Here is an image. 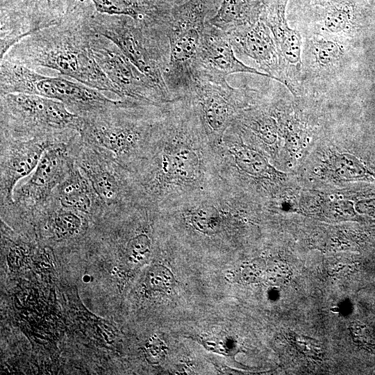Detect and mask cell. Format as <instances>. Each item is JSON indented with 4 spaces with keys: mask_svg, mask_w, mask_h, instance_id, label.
Wrapping results in <instances>:
<instances>
[{
    "mask_svg": "<svg viewBox=\"0 0 375 375\" xmlns=\"http://www.w3.org/2000/svg\"><path fill=\"white\" fill-rule=\"evenodd\" d=\"M92 33L87 5L79 1L59 23L25 38L3 58L33 69L43 67L57 71L60 76L118 97L117 88L93 56L90 47Z\"/></svg>",
    "mask_w": 375,
    "mask_h": 375,
    "instance_id": "cell-1",
    "label": "cell"
},
{
    "mask_svg": "<svg viewBox=\"0 0 375 375\" xmlns=\"http://www.w3.org/2000/svg\"><path fill=\"white\" fill-rule=\"evenodd\" d=\"M222 0L174 1L167 24L169 58L163 80L172 99L186 96L194 84L193 66L207 21Z\"/></svg>",
    "mask_w": 375,
    "mask_h": 375,
    "instance_id": "cell-2",
    "label": "cell"
},
{
    "mask_svg": "<svg viewBox=\"0 0 375 375\" xmlns=\"http://www.w3.org/2000/svg\"><path fill=\"white\" fill-rule=\"evenodd\" d=\"M84 1L93 33L116 44L133 65L172 99L163 80L169 58L167 31L147 27L128 17L97 12L88 1Z\"/></svg>",
    "mask_w": 375,
    "mask_h": 375,
    "instance_id": "cell-3",
    "label": "cell"
},
{
    "mask_svg": "<svg viewBox=\"0 0 375 375\" xmlns=\"http://www.w3.org/2000/svg\"><path fill=\"white\" fill-rule=\"evenodd\" d=\"M1 136L30 138L67 131L80 133L81 116L62 102L35 94L1 95Z\"/></svg>",
    "mask_w": 375,
    "mask_h": 375,
    "instance_id": "cell-4",
    "label": "cell"
},
{
    "mask_svg": "<svg viewBox=\"0 0 375 375\" xmlns=\"http://www.w3.org/2000/svg\"><path fill=\"white\" fill-rule=\"evenodd\" d=\"M25 93L60 101L81 116L112 101L101 91L63 76L41 74L22 64L3 58L0 67V95Z\"/></svg>",
    "mask_w": 375,
    "mask_h": 375,
    "instance_id": "cell-5",
    "label": "cell"
},
{
    "mask_svg": "<svg viewBox=\"0 0 375 375\" xmlns=\"http://www.w3.org/2000/svg\"><path fill=\"white\" fill-rule=\"evenodd\" d=\"M81 142L78 133L49 146L30 176L24 183L16 186L10 206L16 209L34 211L44 205L76 167V156Z\"/></svg>",
    "mask_w": 375,
    "mask_h": 375,
    "instance_id": "cell-6",
    "label": "cell"
},
{
    "mask_svg": "<svg viewBox=\"0 0 375 375\" xmlns=\"http://www.w3.org/2000/svg\"><path fill=\"white\" fill-rule=\"evenodd\" d=\"M90 47L100 67L117 88L119 99L160 107L172 100L110 40L93 33Z\"/></svg>",
    "mask_w": 375,
    "mask_h": 375,
    "instance_id": "cell-7",
    "label": "cell"
},
{
    "mask_svg": "<svg viewBox=\"0 0 375 375\" xmlns=\"http://www.w3.org/2000/svg\"><path fill=\"white\" fill-rule=\"evenodd\" d=\"M77 133L76 131H67L30 138L1 136V208L12 203L16 186L34 171L49 146L58 140L69 139Z\"/></svg>",
    "mask_w": 375,
    "mask_h": 375,
    "instance_id": "cell-8",
    "label": "cell"
},
{
    "mask_svg": "<svg viewBox=\"0 0 375 375\" xmlns=\"http://www.w3.org/2000/svg\"><path fill=\"white\" fill-rule=\"evenodd\" d=\"M234 73H249L272 78L269 74L238 60L228 34L207 21L194 62V83L196 80L224 82L228 75Z\"/></svg>",
    "mask_w": 375,
    "mask_h": 375,
    "instance_id": "cell-9",
    "label": "cell"
},
{
    "mask_svg": "<svg viewBox=\"0 0 375 375\" xmlns=\"http://www.w3.org/2000/svg\"><path fill=\"white\" fill-rule=\"evenodd\" d=\"M254 92L249 87L234 88L227 81L196 80L185 97L199 110L202 122L210 133L220 135L238 108Z\"/></svg>",
    "mask_w": 375,
    "mask_h": 375,
    "instance_id": "cell-10",
    "label": "cell"
},
{
    "mask_svg": "<svg viewBox=\"0 0 375 375\" xmlns=\"http://www.w3.org/2000/svg\"><path fill=\"white\" fill-rule=\"evenodd\" d=\"M289 0H265L260 17L269 28L278 53L280 79L296 95L302 81V40L300 33L291 28L286 19Z\"/></svg>",
    "mask_w": 375,
    "mask_h": 375,
    "instance_id": "cell-11",
    "label": "cell"
},
{
    "mask_svg": "<svg viewBox=\"0 0 375 375\" xmlns=\"http://www.w3.org/2000/svg\"><path fill=\"white\" fill-rule=\"evenodd\" d=\"M76 164L106 208L121 204L124 185L120 169L123 166L110 152L81 138Z\"/></svg>",
    "mask_w": 375,
    "mask_h": 375,
    "instance_id": "cell-12",
    "label": "cell"
},
{
    "mask_svg": "<svg viewBox=\"0 0 375 375\" xmlns=\"http://www.w3.org/2000/svg\"><path fill=\"white\" fill-rule=\"evenodd\" d=\"M235 51L253 59L259 67L282 83L278 53L269 28L259 19L228 33Z\"/></svg>",
    "mask_w": 375,
    "mask_h": 375,
    "instance_id": "cell-13",
    "label": "cell"
},
{
    "mask_svg": "<svg viewBox=\"0 0 375 375\" xmlns=\"http://www.w3.org/2000/svg\"><path fill=\"white\" fill-rule=\"evenodd\" d=\"M361 0H333L324 6H312L319 32L344 45L357 29L361 13Z\"/></svg>",
    "mask_w": 375,
    "mask_h": 375,
    "instance_id": "cell-14",
    "label": "cell"
},
{
    "mask_svg": "<svg viewBox=\"0 0 375 375\" xmlns=\"http://www.w3.org/2000/svg\"><path fill=\"white\" fill-rule=\"evenodd\" d=\"M94 11L126 16L147 27L167 30L174 3L167 0H84Z\"/></svg>",
    "mask_w": 375,
    "mask_h": 375,
    "instance_id": "cell-15",
    "label": "cell"
},
{
    "mask_svg": "<svg viewBox=\"0 0 375 375\" xmlns=\"http://www.w3.org/2000/svg\"><path fill=\"white\" fill-rule=\"evenodd\" d=\"M52 195L62 206L86 215H100L106 209L76 164Z\"/></svg>",
    "mask_w": 375,
    "mask_h": 375,
    "instance_id": "cell-16",
    "label": "cell"
},
{
    "mask_svg": "<svg viewBox=\"0 0 375 375\" xmlns=\"http://www.w3.org/2000/svg\"><path fill=\"white\" fill-rule=\"evenodd\" d=\"M302 79L305 74L322 77L333 74L344 62V45L315 33L307 40Z\"/></svg>",
    "mask_w": 375,
    "mask_h": 375,
    "instance_id": "cell-17",
    "label": "cell"
},
{
    "mask_svg": "<svg viewBox=\"0 0 375 375\" xmlns=\"http://www.w3.org/2000/svg\"><path fill=\"white\" fill-rule=\"evenodd\" d=\"M265 0H222L208 22L227 33L260 19Z\"/></svg>",
    "mask_w": 375,
    "mask_h": 375,
    "instance_id": "cell-18",
    "label": "cell"
},
{
    "mask_svg": "<svg viewBox=\"0 0 375 375\" xmlns=\"http://www.w3.org/2000/svg\"><path fill=\"white\" fill-rule=\"evenodd\" d=\"M0 10L12 11L30 16L51 11L47 0H0Z\"/></svg>",
    "mask_w": 375,
    "mask_h": 375,
    "instance_id": "cell-19",
    "label": "cell"
},
{
    "mask_svg": "<svg viewBox=\"0 0 375 375\" xmlns=\"http://www.w3.org/2000/svg\"><path fill=\"white\" fill-rule=\"evenodd\" d=\"M196 155L188 150L180 151L174 153L170 165L172 172L177 178H192L197 168Z\"/></svg>",
    "mask_w": 375,
    "mask_h": 375,
    "instance_id": "cell-20",
    "label": "cell"
},
{
    "mask_svg": "<svg viewBox=\"0 0 375 375\" xmlns=\"http://www.w3.org/2000/svg\"><path fill=\"white\" fill-rule=\"evenodd\" d=\"M194 228L203 233H213L219 226V215L216 208L203 206L198 208L192 216Z\"/></svg>",
    "mask_w": 375,
    "mask_h": 375,
    "instance_id": "cell-21",
    "label": "cell"
},
{
    "mask_svg": "<svg viewBox=\"0 0 375 375\" xmlns=\"http://www.w3.org/2000/svg\"><path fill=\"white\" fill-rule=\"evenodd\" d=\"M151 242L145 233L138 234L128 240L126 243L125 253L129 261L133 263H141L149 256Z\"/></svg>",
    "mask_w": 375,
    "mask_h": 375,
    "instance_id": "cell-22",
    "label": "cell"
},
{
    "mask_svg": "<svg viewBox=\"0 0 375 375\" xmlns=\"http://www.w3.org/2000/svg\"><path fill=\"white\" fill-rule=\"evenodd\" d=\"M147 283L152 290L165 292L173 286L174 277L167 267L161 265H156L148 271Z\"/></svg>",
    "mask_w": 375,
    "mask_h": 375,
    "instance_id": "cell-23",
    "label": "cell"
},
{
    "mask_svg": "<svg viewBox=\"0 0 375 375\" xmlns=\"http://www.w3.org/2000/svg\"><path fill=\"white\" fill-rule=\"evenodd\" d=\"M53 12L60 19L71 12L79 0H47Z\"/></svg>",
    "mask_w": 375,
    "mask_h": 375,
    "instance_id": "cell-24",
    "label": "cell"
},
{
    "mask_svg": "<svg viewBox=\"0 0 375 375\" xmlns=\"http://www.w3.org/2000/svg\"><path fill=\"white\" fill-rule=\"evenodd\" d=\"M148 354L151 358L160 360L165 355V347L160 340H153L147 348Z\"/></svg>",
    "mask_w": 375,
    "mask_h": 375,
    "instance_id": "cell-25",
    "label": "cell"
},
{
    "mask_svg": "<svg viewBox=\"0 0 375 375\" xmlns=\"http://www.w3.org/2000/svg\"><path fill=\"white\" fill-rule=\"evenodd\" d=\"M310 6H324L333 0H310Z\"/></svg>",
    "mask_w": 375,
    "mask_h": 375,
    "instance_id": "cell-26",
    "label": "cell"
},
{
    "mask_svg": "<svg viewBox=\"0 0 375 375\" xmlns=\"http://www.w3.org/2000/svg\"><path fill=\"white\" fill-rule=\"evenodd\" d=\"M167 1L170 2V3H174L175 0H167Z\"/></svg>",
    "mask_w": 375,
    "mask_h": 375,
    "instance_id": "cell-27",
    "label": "cell"
}]
</instances>
